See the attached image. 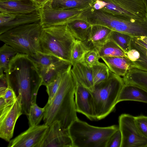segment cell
Returning <instances> with one entry per match:
<instances>
[{"label":"cell","instance_id":"1f68e13d","mask_svg":"<svg viewBox=\"0 0 147 147\" xmlns=\"http://www.w3.org/2000/svg\"><path fill=\"white\" fill-rule=\"evenodd\" d=\"M89 50L84 43L76 40L73 47L71 54V63L72 65L82 62L85 53Z\"/></svg>","mask_w":147,"mask_h":147},{"label":"cell","instance_id":"7c38bea8","mask_svg":"<svg viewBox=\"0 0 147 147\" xmlns=\"http://www.w3.org/2000/svg\"><path fill=\"white\" fill-rule=\"evenodd\" d=\"M48 125L29 126L26 130L11 140L8 147H40Z\"/></svg>","mask_w":147,"mask_h":147},{"label":"cell","instance_id":"4dcf8cb0","mask_svg":"<svg viewBox=\"0 0 147 147\" xmlns=\"http://www.w3.org/2000/svg\"><path fill=\"white\" fill-rule=\"evenodd\" d=\"M45 111V107L43 108L40 107L36 103L32 105L27 116L29 126L38 125L43 119Z\"/></svg>","mask_w":147,"mask_h":147},{"label":"cell","instance_id":"ffe728a7","mask_svg":"<svg viewBox=\"0 0 147 147\" xmlns=\"http://www.w3.org/2000/svg\"><path fill=\"white\" fill-rule=\"evenodd\" d=\"M72 66L70 62L62 60L39 72L42 78V85L46 86L55 80L58 76Z\"/></svg>","mask_w":147,"mask_h":147},{"label":"cell","instance_id":"d590c367","mask_svg":"<svg viewBox=\"0 0 147 147\" xmlns=\"http://www.w3.org/2000/svg\"><path fill=\"white\" fill-rule=\"evenodd\" d=\"M0 97L3 98L8 105L13 103L17 98L14 90L8 85L6 89L3 92L0 93Z\"/></svg>","mask_w":147,"mask_h":147},{"label":"cell","instance_id":"e575fe53","mask_svg":"<svg viewBox=\"0 0 147 147\" xmlns=\"http://www.w3.org/2000/svg\"><path fill=\"white\" fill-rule=\"evenodd\" d=\"M121 134L119 128L110 137L106 147H121Z\"/></svg>","mask_w":147,"mask_h":147},{"label":"cell","instance_id":"3957f363","mask_svg":"<svg viewBox=\"0 0 147 147\" xmlns=\"http://www.w3.org/2000/svg\"><path fill=\"white\" fill-rule=\"evenodd\" d=\"M76 40L67 24L43 28L40 39V51L71 63Z\"/></svg>","mask_w":147,"mask_h":147},{"label":"cell","instance_id":"6da1fadb","mask_svg":"<svg viewBox=\"0 0 147 147\" xmlns=\"http://www.w3.org/2000/svg\"><path fill=\"white\" fill-rule=\"evenodd\" d=\"M8 85L21 97L22 112L27 116L30 108L36 103L42 78L35 65L27 55L18 53L10 63L5 74Z\"/></svg>","mask_w":147,"mask_h":147},{"label":"cell","instance_id":"52a82bcc","mask_svg":"<svg viewBox=\"0 0 147 147\" xmlns=\"http://www.w3.org/2000/svg\"><path fill=\"white\" fill-rule=\"evenodd\" d=\"M103 3L102 10L129 20H138L147 16L144 0H100Z\"/></svg>","mask_w":147,"mask_h":147},{"label":"cell","instance_id":"9a60e30c","mask_svg":"<svg viewBox=\"0 0 147 147\" xmlns=\"http://www.w3.org/2000/svg\"><path fill=\"white\" fill-rule=\"evenodd\" d=\"M126 56L133 68L147 71V37H132L130 49Z\"/></svg>","mask_w":147,"mask_h":147},{"label":"cell","instance_id":"7402d4cb","mask_svg":"<svg viewBox=\"0 0 147 147\" xmlns=\"http://www.w3.org/2000/svg\"><path fill=\"white\" fill-rule=\"evenodd\" d=\"M114 74L123 77L133 68L131 63L126 57H103L100 58Z\"/></svg>","mask_w":147,"mask_h":147},{"label":"cell","instance_id":"4fadbf2b","mask_svg":"<svg viewBox=\"0 0 147 147\" xmlns=\"http://www.w3.org/2000/svg\"><path fill=\"white\" fill-rule=\"evenodd\" d=\"M40 147H73V145L67 130L56 121L48 125Z\"/></svg>","mask_w":147,"mask_h":147},{"label":"cell","instance_id":"2e32d148","mask_svg":"<svg viewBox=\"0 0 147 147\" xmlns=\"http://www.w3.org/2000/svg\"><path fill=\"white\" fill-rule=\"evenodd\" d=\"M40 18L39 10L24 14L0 12V34L21 25L39 22Z\"/></svg>","mask_w":147,"mask_h":147},{"label":"cell","instance_id":"8992f818","mask_svg":"<svg viewBox=\"0 0 147 147\" xmlns=\"http://www.w3.org/2000/svg\"><path fill=\"white\" fill-rule=\"evenodd\" d=\"M124 84L121 76L110 71L107 80L94 85V90L91 92L97 120L104 118L114 111Z\"/></svg>","mask_w":147,"mask_h":147},{"label":"cell","instance_id":"ac0fdd59","mask_svg":"<svg viewBox=\"0 0 147 147\" xmlns=\"http://www.w3.org/2000/svg\"><path fill=\"white\" fill-rule=\"evenodd\" d=\"M39 7L33 0L0 1V12L28 14L38 11Z\"/></svg>","mask_w":147,"mask_h":147},{"label":"cell","instance_id":"d6a6232c","mask_svg":"<svg viewBox=\"0 0 147 147\" xmlns=\"http://www.w3.org/2000/svg\"><path fill=\"white\" fill-rule=\"evenodd\" d=\"M63 73L59 75L55 80L46 86L48 95L47 103L51 102L56 94L61 84Z\"/></svg>","mask_w":147,"mask_h":147},{"label":"cell","instance_id":"d4e9b609","mask_svg":"<svg viewBox=\"0 0 147 147\" xmlns=\"http://www.w3.org/2000/svg\"><path fill=\"white\" fill-rule=\"evenodd\" d=\"M123 78L125 84L136 85L147 91V71L133 67Z\"/></svg>","mask_w":147,"mask_h":147},{"label":"cell","instance_id":"836d02e7","mask_svg":"<svg viewBox=\"0 0 147 147\" xmlns=\"http://www.w3.org/2000/svg\"><path fill=\"white\" fill-rule=\"evenodd\" d=\"M100 58L97 51L92 50H89L85 53L81 62L92 67L99 62Z\"/></svg>","mask_w":147,"mask_h":147},{"label":"cell","instance_id":"7a4b0ae2","mask_svg":"<svg viewBox=\"0 0 147 147\" xmlns=\"http://www.w3.org/2000/svg\"><path fill=\"white\" fill-rule=\"evenodd\" d=\"M72 67L63 73L56 94L51 102L45 106L43 118L45 124L49 125L57 121L65 130L78 118L74 97L77 82L71 71Z\"/></svg>","mask_w":147,"mask_h":147},{"label":"cell","instance_id":"277c9868","mask_svg":"<svg viewBox=\"0 0 147 147\" xmlns=\"http://www.w3.org/2000/svg\"><path fill=\"white\" fill-rule=\"evenodd\" d=\"M119 128L117 125L95 126L78 118L71 124L67 131L73 147H106L109 138Z\"/></svg>","mask_w":147,"mask_h":147},{"label":"cell","instance_id":"9c48e42d","mask_svg":"<svg viewBox=\"0 0 147 147\" xmlns=\"http://www.w3.org/2000/svg\"><path fill=\"white\" fill-rule=\"evenodd\" d=\"M101 24L113 31L133 37H147V16L142 19L129 20L106 13L102 17Z\"/></svg>","mask_w":147,"mask_h":147},{"label":"cell","instance_id":"5bb4252c","mask_svg":"<svg viewBox=\"0 0 147 147\" xmlns=\"http://www.w3.org/2000/svg\"><path fill=\"white\" fill-rule=\"evenodd\" d=\"M75 101L77 112L83 114L91 121L97 120L91 92L77 82L75 91Z\"/></svg>","mask_w":147,"mask_h":147},{"label":"cell","instance_id":"74e56055","mask_svg":"<svg viewBox=\"0 0 147 147\" xmlns=\"http://www.w3.org/2000/svg\"><path fill=\"white\" fill-rule=\"evenodd\" d=\"M50 0H33L39 8L43 6Z\"/></svg>","mask_w":147,"mask_h":147},{"label":"cell","instance_id":"44dd1931","mask_svg":"<svg viewBox=\"0 0 147 147\" xmlns=\"http://www.w3.org/2000/svg\"><path fill=\"white\" fill-rule=\"evenodd\" d=\"M127 100L147 103V91L136 85L124 83L119 93L117 103Z\"/></svg>","mask_w":147,"mask_h":147},{"label":"cell","instance_id":"e0dca14e","mask_svg":"<svg viewBox=\"0 0 147 147\" xmlns=\"http://www.w3.org/2000/svg\"><path fill=\"white\" fill-rule=\"evenodd\" d=\"M112 31L103 26L92 25L86 39L83 42L89 50L97 52L108 39Z\"/></svg>","mask_w":147,"mask_h":147},{"label":"cell","instance_id":"cb8c5ba5","mask_svg":"<svg viewBox=\"0 0 147 147\" xmlns=\"http://www.w3.org/2000/svg\"><path fill=\"white\" fill-rule=\"evenodd\" d=\"M67 27L75 38L82 42L86 39L92 25L86 20L78 19L67 24Z\"/></svg>","mask_w":147,"mask_h":147},{"label":"cell","instance_id":"4316f807","mask_svg":"<svg viewBox=\"0 0 147 147\" xmlns=\"http://www.w3.org/2000/svg\"><path fill=\"white\" fill-rule=\"evenodd\" d=\"M18 53L13 47L5 43L0 48V75L6 74L10 62Z\"/></svg>","mask_w":147,"mask_h":147},{"label":"cell","instance_id":"f35d334b","mask_svg":"<svg viewBox=\"0 0 147 147\" xmlns=\"http://www.w3.org/2000/svg\"><path fill=\"white\" fill-rule=\"evenodd\" d=\"M144 1L146 3L147 11V0H144Z\"/></svg>","mask_w":147,"mask_h":147},{"label":"cell","instance_id":"f1b7e54d","mask_svg":"<svg viewBox=\"0 0 147 147\" xmlns=\"http://www.w3.org/2000/svg\"><path fill=\"white\" fill-rule=\"evenodd\" d=\"M92 69L94 85L105 81L109 77L110 71L105 63L99 62Z\"/></svg>","mask_w":147,"mask_h":147},{"label":"cell","instance_id":"d6986e66","mask_svg":"<svg viewBox=\"0 0 147 147\" xmlns=\"http://www.w3.org/2000/svg\"><path fill=\"white\" fill-rule=\"evenodd\" d=\"M71 70L77 82L91 92L94 91V85L92 67L80 62L72 65Z\"/></svg>","mask_w":147,"mask_h":147},{"label":"cell","instance_id":"5b68a950","mask_svg":"<svg viewBox=\"0 0 147 147\" xmlns=\"http://www.w3.org/2000/svg\"><path fill=\"white\" fill-rule=\"evenodd\" d=\"M42 28L40 22L21 25L0 34V40L19 53L31 55L40 51V39Z\"/></svg>","mask_w":147,"mask_h":147},{"label":"cell","instance_id":"603a6c76","mask_svg":"<svg viewBox=\"0 0 147 147\" xmlns=\"http://www.w3.org/2000/svg\"><path fill=\"white\" fill-rule=\"evenodd\" d=\"M96 0H50L46 4L51 8L66 9L92 7Z\"/></svg>","mask_w":147,"mask_h":147},{"label":"cell","instance_id":"ba28073f","mask_svg":"<svg viewBox=\"0 0 147 147\" xmlns=\"http://www.w3.org/2000/svg\"><path fill=\"white\" fill-rule=\"evenodd\" d=\"M91 7L57 9L46 4L39 9L40 22L42 28H45L67 24L76 20H85L87 13Z\"/></svg>","mask_w":147,"mask_h":147},{"label":"cell","instance_id":"f546056e","mask_svg":"<svg viewBox=\"0 0 147 147\" xmlns=\"http://www.w3.org/2000/svg\"><path fill=\"white\" fill-rule=\"evenodd\" d=\"M132 37L127 34L112 31L109 39L114 41L126 53L130 49Z\"/></svg>","mask_w":147,"mask_h":147},{"label":"cell","instance_id":"83f0119b","mask_svg":"<svg viewBox=\"0 0 147 147\" xmlns=\"http://www.w3.org/2000/svg\"><path fill=\"white\" fill-rule=\"evenodd\" d=\"M100 58L103 57H125L126 53L112 40L108 39L97 51Z\"/></svg>","mask_w":147,"mask_h":147},{"label":"cell","instance_id":"8fae6325","mask_svg":"<svg viewBox=\"0 0 147 147\" xmlns=\"http://www.w3.org/2000/svg\"><path fill=\"white\" fill-rule=\"evenodd\" d=\"M21 97L11 105L0 110V137L9 142L12 138L17 120L22 114Z\"/></svg>","mask_w":147,"mask_h":147},{"label":"cell","instance_id":"8d00e7d4","mask_svg":"<svg viewBox=\"0 0 147 147\" xmlns=\"http://www.w3.org/2000/svg\"><path fill=\"white\" fill-rule=\"evenodd\" d=\"M136 124L142 134L147 138V116L135 117Z\"/></svg>","mask_w":147,"mask_h":147},{"label":"cell","instance_id":"ab89813d","mask_svg":"<svg viewBox=\"0 0 147 147\" xmlns=\"http://www.w3.org/2000/svg\"><path fill=\"white\" fill-rule=\"evenodd\" d=\"M18 0H0V1H16Z\"/></svg>","mask_w":147,"mask_h":147},{"label":"cell","instance_id":"30bf717a","mask_svg":"<svg viewBox=\"0 0 147 147\" xmlns=\"http://www.w3.org/2000/svg\"><path fill=\"white\" fill-rule=\"evenodd\" d=\"M119 124L122 136L121 147H147V138L139 130L135 117L122 114L119 118Z\"/></svg>","mask_w":147,"mask_h":147},{"label":"cell","instance_id":"484cf974","mask_svg":"<svg viewBox=\"0 0 147 147\" xmlns=\"http://www.w3.org/2000/svg\"><path fill=\"white\" fill-rule=\"evenodd\" d=\"M27 55L33 62L39 72L62 60L54 56L40 51Z\"/></svg>","mask_w":147,"mask_h":147}]
</instances>
